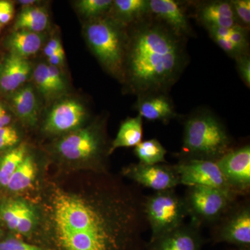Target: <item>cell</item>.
<instances>
[{
  "label": "cell",
  "mask_w": 250,
  "mask_h": 250,
  "mask_svg": "<svg viewBox=\"0 0 250 250\" xmlns=\"http://www.w3.org/2000/svg\"><path fill=\"white\" fill-rule=\"evenodd\" d=\"M174 167L179 177V185L215 188L238 196L229 186L215 161L181 159Z\"/></svg>",
  "instance_id": "cell-7"
},
{
  "label": "cell",
  "mask_w": 250,
  "mask_h": 250,
  "mask_svg": "<svg viewBox=\"0 0 250 250\" xmlns=\"http://www.w3.org/2000/svg\"><path fill=\"white\" fill-rule=\"evenodd\" d=\"M32 73L28 59L9 54L0 62V90L14 93L24 85Z\"/></svg>",
  "instance_id": "cell-14"
},
{
  "label": "cell",
  "mask_w": 250,
  "mask_h": 250,
  "mask_svg": "<svg viewBox=\"0 0 250 250\" xmlns=\"http://www.w3.org/2000/svg\"><path fill=\"white\" fill-rule=\"evenodd\" d=\"M1 219L12 231L27 234L31 232L35 223V215L30 207L20 201L4 204L0 209Z\"/></svg>",
  "instance_id": "cell-17"
},
{
  "label": "cell",
  "mask_w": 250,
  "mask_h": 250,
  "mask_svg": "<svg viewBox=\"0 0 250 250\" xmlns=\"http://www.w3.org/2000/svg\"><path fill=\"white\" fill-rule=\"evenodd\" d=\"M6 1L4 0H0V16H1V13H2L3 9H4L5 5L6 4Z\"/></svg>",
  "instance_id": "cell-40"
},
{
  "label": "cell",
  "mask_w": 250,
  "mask_h": 250,
  "mask_svg": "<svg viewBox=\"0 0 250 250\" xmlns=\"http://www.w3.org/2000/svg\"><path fill=\"white\" fill-rule=\"evenodd\" d=\"M143 205L146 221L151 229L149 241L183 225L188 216L184 197L179 196L174 188L144 196Z\"/></svg>",
  "instance_id": "cell-4"
},
{
  "label": "cell",
  "mask_w": 250,
  "mask_h": 250,
  "mask_svg": "<svg viewBox=\"0 0 250 250\" xmlns=\"http://www.w3.org/2000/svg\"><path fill=\"white\" fill-rule=\"evenodd\" d=\"M124 81L131 93H168L187 67V38L149 16L127 28Z\"/></svg>",
  "instance_id": "cell-1"
},
{
  "label": "cell",
  "mask_w": 250,
  "mask_h": 250,
  "mask_svg": "<svg viewBox=\"0 0 250 250\" xmlns=\"http://www.w3.org/2000/svg\"><path fill=\"white\" fill-rule=\"evenodd\" d=\"M11 103L15 113L24 123L34 125L37 122L39 104L31 85H23L11 93Z\"/></svg>",
  "instance_id": "cell-19"
},
{
  "label": "cell",
  "mask_w": 250,
  "mask_h": 250,
  "mask_svg": "<svg viewBox=\"0 0 250 250\" xmlns=\"http://www.w3.org/2000/svg\"><path fill=\"white\" fill-rule=\"evenodd\" d=\"M0 25H1V24H0Z\"/></svg>",
  "instance_id": "cell-41"
},
{
  "label": "cell",
  "mask_w": 250,
  "mask_h": 250,
  "mask_svg": "<svg viewBox=\"0 0 250 250\" xmlns=\"http://www.w3.org/2000/svg\"><path fill=\"white\" fill-rule=\"evenodd\" d=\"M0 250H42L40 247L14 238L0 241Z\"/></svg>",
  "instance_id": "cell-32"
},
{
  "label": "cell",
  "mask_w": 250,
  "mask_h": 250,
  "mask_svg": "<svg viewBox=\"0 0 250 250\" xmlns=\"http://www.w3.org/2000/svg\"><path fill=\"white\" fill-rule=\"evenodd\" d=\"M197 18L206 28H232L241 25L237 21L231 2L228 1H207L199 8Z\"/></svg>",
  "instance_id": "cell-16"
},
{
  "label": "cell",
  "mask_w": 250,
  "mask_h": 250,
  "mask_svg": "<svg viewBox=\"0 0 250 250\" xmlns=\"http://www.w3.org/2000/svg\"><path fill=\"white\" fill-rule=\"evenodd\" d=\"M87 109L80 100L66 98L54 105L45 120L44 129L50 134L72 132L86 119Z\"/></svg>",
  "instance_id": "cell-11"
},
{
  "label": "cell",
  "mask_w": 250,
  "mask_h": 250,
  "mask_svg": "<svg viewBox=\"0 0 250 250\" xmlns=\"http://www.w3.org/2000/svg\"><path fill=\"white\" fill-rule=\"evenodd\" d=\"M248 38V28L236 25L231 28L228 39L245 52H248L249 41Z\"/></svg>",
  "instance_id": "cell-29"
},
{
  "label": "cell",
  "mask_w": 250,
  "mask_h": 250,
  "mask_svg": "<svg viewBox=\"0 0 250 250\" xmlns=\"http://www.w3.org/2000/svg\"><path fill=\"white\" fill-rule=\"evenodd\" d=\"M110 12L111 18L126 27L151 16L149 0H115Z\"/></svg>",
  "instance_id": "cell-18"
},
{
  "label": "cell",
  "mask_w": 250,
  "mask_h": 250,
  "mask_svg": "<svg viewBox=\"0 0 250 250\" xmlns=\"http://www.w3.org/2000/svg\"><path fill=\"white\" fill-rule=\"evenodd\" d=\"M49 22V15L43 8L34 6L23 8L15 23V30L41 34L48 27Z\"/></svg>",
  "instance_id": "cell-22"
},
{
  "label": "cell",
  "mask_w": 250,
  "mask_h": 250,
  "mask_svg": "<svg viewBox=\"0 0 250 250\" xmlns=\"http://www.w3.org/2000/svg\"><path fill=\"white\" fill-rule=\"evenodd\" d=\"M134 154L141 164L156 165L166 162L167 151L157 139H153L141 141L135 147Z\"/></svg>",
  "instance_id": "cell-24"
},
{
  "label": "cell",
  "mask_w": 250,
  "mask_h": 250,
  "mask_svg": "<svg viewBox=\"0 0 250 250\" xmlns=\"http://www.w3.org/2000/svg\"><path fill=\"white\" fill-rule=\"evenodd\" d=\"M224 177L238 196L247 195L250 189L249 145L232 148L216 161Z\"/></svg>",
  "instance_id": "cell-9"
},
{
  "label": "cell",
  "mask_w": 250,
  "mask_h": 250,
  "mask_svg": "<svg viewBox=\"0 0 250 250\" xmlns=\"http://www.w3.org/2000/svg\"><path fill=\"white\" fill-rule=\"evenodd\" d=\"M236 195L215 188L192 186L184 197L188 215L199 227L213 226L237 201Z\"/></svg>",
  "instance_id": "cell-5"
},
{
  "label": "cell",
  "mask_w": 250,
  "mask_h": 250,
  "mask_svg": "<svg viewBox=\"0 0 250 250\" xmlns=\"http://www.w3.org/2000/svg\"><path fill=\"white\" fill-rule=\"evenodd\" d=\"M232 144L220 118L208 110H199L188 117L184 123L181 157L216 162L232 149Z\"/></svg>",
  "instance_id": "cell-2"
},
{
  "label": "cell",
  "mask_w": 250,
  "mask_h": 250,
  "mask_svg": "<svg viewBox=\"0 0 250 250\" xmlns=\"http://www.w3.org/2000/svg\"><path fill=\"white\" fill-rule=\"evenodd\" d=\"M213 40L220 48L223 49L225 53L228 54L229 56L233 59H236L240 56L248 54V52H245L244 50L234 45L233 42L229 41L228 39L215 38V39H213Z\"/></svg>",
  "instance_id": "cell-34"
},
{
  "label": "cell",
  "mask_w": 250,
  "mask_h": 250,
  "mask_svg": "<svg viewBox=\"0 0 250 250\" xmlns=\"http://www.w3.org/2000/svg\"><path fill=\"white\" fill-rule=\"evenodd\" d=\"M127 28L111 16L92 20L85 26L87 43L104 68L118 80L124 81Z\"/></svg>",
  "instance_id": "cell-3"
},
{
  "label": "cell",
  "mask_w": 250,
  "mask_h": 250,
  "mask_svg": "<svg viewBox=\"0 0 250 250\" xmlns=\"http://www.w3.org/2000/svg\"><path fill=\"white\" fill-rule=\"evenodd\" d=\"M200 227L192 223L174 229L148 244L149 250H202Z\"/></svg>",
  "instance_id": "cell-12"
},
{
  "label": "cell",
  "mask_w": 250,
  "mask_h": 250,
  "mask_svg": "<svg viewBox=\"0 0 250 250\" xmlns=\"http://www.w3.org/2000/svg\"><path fill=\"white\" fill-rule=\"evenodd\" d=\"M47 69H48L49 77H50L51 82H52L56 94L57 96L62 95L66 89V84H65V82L62 77V72L59 70V67L48 64Z\"/></svg>",
  "instance_id": "cell-31"
},
{
  "label": "cell",
  "mask_w": 250,
  "mask_h": 250,
  "mask_svg": "<svg viewBox=\"0 0 250 250\" xmlns=\"http://www.w3.org/2000/svg\"><path fill=\"white\" fill-rule=\"evenodd\" d=\"M125 175L141 187L156 191L173 189L179 185V180L174 165L164 164L156 165L131 164L124 170Z\"/></svg>",
  "instance_id": "cell-10"
},
{
  "label": "cell",
  "mask_w": 250,
  "mask_h": 250,
  "mask_svg": "<svg viewBox=\"0 0 250 250\" xmlns=\"http://www.w3.org/2000/svg\"><path fill=\"white\" fill-rule=\"evenodd\" d=\"M238 73L245 84L250 88V57L249 54H243L236 59Z\"/></svg>",
  "instance_id": "cell-33"
},
{
  "label": "cell",
  "mask_w": 250,
  "mask_h": 250,
  "mask_svg": "<svg viewBox=\"0 0 250 250\" xmlns=\"http://www.w3.org/2000/svg\"><path fill=\"white\" fill-rule=\"evenodd\" d=\"M19 2L20 4L22 5L23 8L25 7H30V6H34V4H36V1H31V0H29V1H25V0H23V1H18Z\"/></svg>",
  "instance_id": "cell-39"
},
{
  "label": "cell",
  "mask_w": 250,
  "mask_h": 250,
  "mask_svg": "<svg viewBox=\"0 0 250 250\" xmlns=\"http://www.w3.org/2000/svg\"><path fill=\"white\" fill-rule=\"evenodd\" d=\"M43 37L39 33L27 30H15L6 39L10 54L23 59L35 55L42 47Z\"/></svg>",
  "instance_id": "cell-20"
},
{
  "label": "cell",
  "mask_w": 250,
  "mask_h": 250,
  "mask_svg": "<svg viewBox=\"0 0 250 250\" xmlns=\"http://www.w3.org/2000/svg\"><path fill=\"white\" fill-rule=\"evenodd\" d=\"M47 59H48L49 65L59 67L62 65L65 62V52L64 51L57 52Z\"/></svg>",
  "instance_id": "cell-36"
},
{
  "label": "cell",
  "mask_w": 250,
  "mask_h": 250,
  "mask_svg": "<svg viewBox=\"0 0 250 250\" xmlns=\"http://www.w3.org/2000/svg\"><path fill=\"white\" fill-rule=\"evenodd\" d=\"M212 227L213 238L215 241L229 243L243 250H249L250 202L236 201L223 218Z\"/></svg>",
  "instance_id": "cell-6"
},
{
  "label": "cell",
  "mask_w": 250,
  "mask_h": 250,
  "mask_svg": "<svg viewBox=\"0 0 250 250\" xmlns=\"http://www.w3.org/2000/svg\"><path fill=\"white\" fill-rule=\"evenodd\" d=\"M238 22L243 27L248 28L250 24V0H232L230 1Z\"/></svg>",
  "instance_id": "cell-28"
},
{
  "label": "cell",
  "mask_w": 250,
  "mask_h": 250,
  "mask_svg": "<svg viewBox=\"0 0 250 250\" xmlns=\"http://www.w3.org/2000/svg\"><path fill=\"white\" fill-rule=\"evenodd\" d=\"M37 173V167L30 156H26L21 166L9 179L6 187L12 192H22L32 185Z\"/></svg>",
  "instance_id": "cell-23"
},
{
  "label": "cell",
  "mask_w": 250,
  "mask_h": 250,
  "mask_svg": "<svg viewBox=\"0 0 250 250\" xmlns=\"http://www.w3.org/2000/svg\"><path fill=\"white\" fill-rule=\"evenodd\" d=\"M46 47H49V48L53 49L56 52H61V51H64L62 48V43L60 41L57 39H52L49 41L48 43L47 44Z\"/></svg>",
  "instance_id": "cell-38"
},
{
  "label": "cell",
  "mask_w": 250,
  "mask_h": 250,
  "mask_svg": "<svg viewBox=\"0 0 250 250\" xmlns=\"http://www.w3.org/2000/svg\"><path fill=\"white\" fill-rule=\"evenodd\" d=\"M113 1L112 0H80L77 1L76 6L81 14L92 21L104 17L109 13Z\"/></svg>",
  "instance_id": "cell-26"
},
{
  "label": "cell",
  "mask_w": 250,
  "mask_h": 250,
  "mask_svg": "<svg viewBox=\"0 0 250 250\" xmlns=\"http://www.w3.org/2000/svg\"><path fill=\"white\" fill-rule=\"evenodd\" d=\"M143 135L142 117L138 115L134 118H128L122 123L108 154H112L118 148L136 147L143 141Z\"/></svg>",
  "instance_id": "cell-21"
},
{
  "label": "cell",
  "mask_w": 250,
  "mask_h": 250,
  "mask_svg": "<svg viewBox=\"0 0 250 250\" xmlns=\"http://www.w3.org/2000/svg\"><path fill=\"white\" fill-rule=\"evenodd\" d=\"M14 13V8L12 3L10 2V1H6V4L5 5L2 13L0 16V24H6V23L9 22L12 19Z\"/></svg>",
  "instance_id": "cell-35"
},
{
  "label": "cell",
  "mask_w": 250,
  "mask_h": 250,
  "mask_svg": "<svg viewBox=\"0 0 250 250\" xmlns=\"http://www.w3.org/2000/svg\"><path fill=\"white\" fill-rule=\"evenodd\" d=\"M11 118L5 109L4 106L0 103V129L4 126H9L11 123Z\"/></svg>",
  "instance_id": "cell-37"
},
{
  "label": "cell",
  "mask_w": 250,
  "mask_h": 250,
  "mask_svg": "<svg viewBox=\"0 0 250 250\" xmlns=\"http://www.w3.org/2000/svg\"><path fill=\"white\" fill-rule=\"evenodd\" d=\"M151 14L178 35L191 36L192 27L180 3L174 0H149Z\"/></svg>",
  "instance_id": "cell-13"
},
{
  "label": "cell",
  "mask_w": 250,
  "mask_h": 250,
  "mask_svg": "<svg viewBox=\"0 0 250 250\" xmlns=\"http://www.w3.org/2000/svg\"><path fill=\"white\" fill-rule=\"evenodd\" d=\"M36 88L45 98L52 99L57 97L47 69V64H39L32 73Z\"/></svg>",
  "instance_id": "cell-27"
},
{
  "label": "cell",
  "mask_w": 250,
  "mask_h": 250,
  "mask_svg": "<svg viewBox=\"0 0 250 250\" xmlns=\"http://www.w3.org/2000/svg\"><path fill=\"white\" fill-rule=\"evenodd\" d=\"M19 140V134L14 126L9 125L0 129V150L14 147Z\"/></svg>",
  "instance_id": "cell-30"
},
{
  "label": "cell",
  "mask_w": 250,
  "mask_h": 250,
  "mask_svg": "<svg viewBox=\"0 0 250 250\" xmlns=\"http://www.w3.org/2000/svg\"><path fill=\"white\" fill-rule=\"evenodd\" d=\"M27 156V148L22 144L5 154L0 162V185L6 187L9 179Z\"/></svg>",
  "instance_id": "cell-25"
},
{
  "label": "cell",
  "mask_w": 250,
  "mask_h": 250,
  "mask_svg": "<svg viewBox=\"0 0 250 250\" xmlns=\"http://www.w3.org/2000/svg\"><path fill=\"white\" fill-rule=\"evenodd\" d=\"M136 108L140 116L149 121L168 123L178 116L167 93L146 94L138 96Z\"/></svg>",
  "instance_id": "cell-15"
},
{
  "label": "cell",
  "mask_w": 250,
  "mask_h": 250,
  "mask_svg": "<svg viewBox=\"0 0 250 250\" xmlns=\"http://www.w3.org/2000/svg\"><path fill=\"white\" fill-rule=\"evenodd\" d=\"M103 147V133L95 125L69 133L59 141L57 150L67 160L85 161L100 156Z\"/></svg>",
  "instance_id": "cell-8"
}]
</instances>
